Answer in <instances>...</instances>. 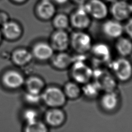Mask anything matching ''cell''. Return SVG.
Returning <instances> with one entry per match:
<instances>
[{
	"mask_svg": "<svg viewBox=\"0 0 132 132\" xmlns=\"http://www.w3.org/2000/svg\"><path fill=\"white\" fill-rule=\"evenodd\" d=\"M55 3L59 4H63L67 3L68 0H53Z\"/></svg>",
	"mask_w": 132,
	"mask_h": 132,
	"instance_id": "cell-32",
	"label": "cell"
},
{
	"mask_svg": "<svg viewBox=\"0 0 132 132\" xmlns=\"http://www.w3.org/2000/svg\"><path fill=\"white\" fill-rule=\"evenodd\" d=\"M41 100L51 108H59L63 106L67 98L63 91L56 86L47 88L41 92Z\"/></svg>",
	"mask_w": 132,
	"mask_h": 132,
	"instance_id": "cell-1",
	"label": "cell"
},
{
	"mask_svg": "<svg viewBox=\"0 0 132 132\" xmlns=\"http://www.w3.org/2000/svg\"><path fill=\"white\" fill-rule=\"evenodd\" d=\"M13 3L16 4H22L25 3L27 0H10Z\"/></svg>",
	"mask_w": 132,
	"mask_h": 132,
	"instance_id": "cell-31",
	"label": "cell"
},
{
	"mask_svg": "<svg viewBox=\"0 0 132 132\" xmlns=\"http://www.w3.org/2000/svg\"><path fill=\"white\" fill-rule=\"evenodd\" d=\"M4 84L10 89H18L25 82L23 76L15 71H9L5 73L3 77Z\"/></svg>",
	"mask_w": 132,
	"mask_h": 132,
	"instance_id": "cell-12",
	"label": "cell"
},
{
	"mask_svg": "<svg viewBox=\"0 0 132 132\" xmlns=\"http://www.w3.org/2000/svg\"><path fill=\"white\" fill-rule=\"evenodd\" d=\"M70 45V37L65 30H57L51 36V45L54 50L64 52Z\"/></svg>",
	"mask_w": 132,
	"mask_h": 132,
	"instance_id": "cell-9",
	"label": "cell"
},
{
	"mask_svg": "<svg viewBox=\"0 0 132 132\" xmlns=\"http://www.w3.org/2000/svg\"><path fill=\"white\" fill-rule=\"evenodd\" d=\"M25 100L30 104H37L41 100V93H33L27 91L25 95Z\"/></svg>",
	"mask_w": 132,
	"mask_h": 132,
	"instance_id": "cell-27",
	"label": "cell"
},
{
	"mask_svg": "<svg viewBox=\"0 0 132 132\" xmlns=\"http://www.w3.org/2000/svg\"><path fill=\"white\" fill-rule=\"evenodd\" d=\"M93 53L103 59L108 60L110 56L109 47L105 44L99 43L94 45L92 47Z\"/></svg>",
	"mask_w": 132,
	"mask_h": 132,
	"instance_id": "cell-22",
	"label": "cell"
},
{
	"mask_svg": "<svg viewBox=\"0 0 132 132\" xmlns=\"http://www.w3.org/2000/svg\"><path fill=\"white\" fill-rule=\"evenodd\" d=\"M101 88L97 82L94 83H86V85L83 88V92L85 94L89 97H93L96 96Z\"/></svg>",
	"mask_w": 132,
	"mask_h": 132,
	"instance_id": "cell-24",
	"label": "cell"
},
{
	"mask_svg": "<svg viewBox=\"0 0 132 132\" xmlns=\"http://www.w3.org/2000/svg\"><path fill=\"white\" fill-rule=\"evenodd\" d=\"M52 58V63L53 66L60 70L67 68L73 61L72 57L69 54L65 53L64 51L59 52L58 54Z\"/></svg>",
	"mask_w": 132,
	"mask_h": 132,
	"instance_id": "cell-17",
	"label": "cell"
},
{
	"mask_svg": "<svg viewBox=\"0 0 132 132\" xmlns=\"http://www.w3.org/2000/svg\"><path fill=\"white\" fill-rule=\"evenodd\" d=\"M69 24V18L65 14L59 13L53 16V25L57 30H65Z\"/></svg>",
	"mask_w": 132,
	"mask_h": 132,
	"instance_id": "cell-21",
	"label": "cell"
},
{
	"mask_svg": "<svg viewBox=\"0 0 132 132\" xmlns=\"http://www.w3.org/2000/svg\"><path fill=\"white\" fill-rule=\"evenodd\" d=\"M105 1H107V2H109L112 3V2H114V1H117V0H105Z\"/></svg>",
	"mask_w": 132,
	"mask_h": 132,
	"instance_id": "cell-34",
	"label": "cell"
},
{
	"mask_svg": "<svg viewBox=\"0 0 132 132\" xmlns=\"http://www.w3.org/2000/svg\"><path fill=\"white\" fill-rule=\"evenodd\" d=\"M131 11V5L125 0H117L112 3L110 12L117 21L120 22L129 19Z\"/></svg>",
	"mask_w": 132,
	"mask_h": 132,
	"instance_id": "cell-6",
	"label": "cell"
},
{
	"mask_svg": "<svg viewBox=\"0 0 132 132\" xmlns=\"http://www.w3.org/2000/svg\"><path fill=\"white\" fill-rule=\"evenodd\" d=\"M38 18L44 21L53 18L56 12L54 4L50 0H41L37 5L35 9Z\"/></svg>",
	"mask_w": 132,
	"mask_h": 132,
	"instance_id": "cell-10",
	"label": "cell"
},
{
	"mask_svg": "<svg viewBox=\"0 0 132 132\" xmlns=\"http://www.w3.org/2000/svg\"><path fill=\"white\" fill-rule=\"evenodd\" d=\"M63 91L66 97L71 99L77 98L81 93V89L76 82L67 83Z\"/></svg>",
	"mask_w": 132,
	"mask_h": 132,
	"instance_id": "cell-20",
	"label": "cell"
},
{
	"mask_svg": "<svg viewBox=\"0 0 132 132\" xmlns=\"http://www.w3.org/2000/svg\"><path fill=\"white\" fill-rule=\"evenodd\" d=\"M3 39L9 41L18 40L23 34V28L21 25L14 20L9 19L0 27Z\"/></svg>",
	"mask_w": 132,
	"mask_h": 132,
	"instance_id": "cell-4",
	"label": "cell"
},
{
	"mask_svg": "<svg viewBox=\"0 0 132 132\" xmlns=\"http://www.w3.org/2000/svg\"><path fill=\"white\" fill-rule=\"evenodd\" d=\"M116 48L121 56L127 57L131 53L132 43L130 40L127 38L119 37L116 43Z\"/></svg>",
	"mask_w": 132,
	"mask_h": 132,
	"instance_id": "cell-19",
	"label": "cell"
},
{
	"mask_svg": "<svg viewBox=\"0 0 132 132\" xmlns=\"http://www.w3.org/2000/svg\"><path fill=\"white\" fill-rule=\"evenodd\" d=\"M71 75L76 82L86 84L89 82L93 73L90 68L84 62L77 61L72 66Z\"/></svg>",
	"mask_w": 132,
	"mask_h": 132,
	"instance_id": "cell-7",
	"label": "cell"
},
{
	"mask_svg": "<svg viewBox=\"0 0 132 132\" xmlns=\"http://www.w3.org/2000/svg\"><path fill=\"white\" fill-rule=\"evenodd\" d=\"M119 104V97L117 93L112 91L106 92L101 97V104L105 110L111 111L114 110Z\"/></svg>",
	"mask_w": 132,
	"mask_h": 132,
	"instance_id": "cell-16",
	"label": "cell"
},
{
	"mask_svg": "<svg viewBox=\"0 0 132 132\" xmlns=\"http://www.w3.org/2000/svg\"><path fill=\"white\" fill-rule=\"evenodd\" d=\"M70 44L77 53H84L91 48L92 40L88 34L77 31L73 32L70 37Z\"/></svg>",
	"mask_w": 132,
	"mask_h": 132,
	"instance_id": "cell-2",
	"label": "cell"
},
{
	"mask_svg": "<svg viewBox=\"0 0 132 132\" xmlns=\"http://www.w3.org/2000/svg\"><path fill=\"white\" fill-rule=\"evenodd\" d=\"M38 113L32 109H28L23 113V118L26 124L31 123L38 120Z\"/></svg>",
	"mask_w": 132,
	"mask_h": 132,
	"instance_id": "cell-26",
	"label": "cell"
},
{
	"mask_svg": "<svg viewBox=\"0 0 132 132\" xmlns=\"http://www.w3.org/2000/svg\"><path fill=\"white\" fill-rule=\"evenodd\" d=\"M31 53L33 57L36 59L41 61H45L52 58L53 56L54 49L51 44L44 42H40L34 45Z\"/></svg>",
	"mask_w": 132,
	"mask_h": 132,
	"instance_id": "cell-11",
	"label": "cell"
},
{
	"mask_svg": "<svg viewBox=\"0 0 132 132\" xmlns=\"http://www.w3.org/2000/svg\"><path fill=\"white\" fill-rule=\"evenodd\" d=\"M3 36H2V32H1V29H0V44L2 41V40H3Z\"/></svg>",
	"mask_w": 132,
	"mask_h": 132,
	"instance_id": "cell-33",
	"label": "cell"
},
{
	"mask_svg": "<svg viewBox=\"0 0 132 132\" xmlns=\"http://www.w3.org/2000/svg\"><path fill=\"white\" fill-rule=\"evenodd\" d=\"M73 3L80 5V6H83L88 0H71Z\"/></svg>",
	"mask_w": 132,
	"mask_h": 132,
	"instance_id": "cell-30",
	"label": "cell"
},
{
	"mask_svg": "<svg viewBox=\"0 0 132 132\" xmlns=\"http://www.w3.org/2000/svg\"><path fill=\"white\" fill-rule=\"evenodd\" d=\"M104 34L111 38H118L123 32V26L116 20H108L104 23L102 26Z\"/></svg>",
	"mask_w": 132,
	"mask_h": 132,
	"instance_id": "cell-14",
	"label": "cell"
},
{
	"mask_svg": "<svg viewBox=\"0 0 132 132\" xmlns=\"http://www.w3.org/2000/svg\"><path fill=\"white\" fill-rule=\"evenodd\" d=\"M111 70L116 77L121 81H127L131 76L132 68L131 63L123 57L112 62Z\"/></svg>",
	"mask_w": 132,
	"mask_h": 132,
	"instance_id": "cell-3",
	"label": "cell"
},
{
	"mask_svg": "<svg viewBox=\"0 0 132 132\" xmlns=\"http://www.w3.org/2000/svg\"><path fill=\"white\" fill-rule=\"evenodd\" d=\"M126 24L123 26V31L131 38L132 36V20L131 18H129Z\"/></svg>",
	"mask_w": 132,
	"mask_h": 132,
	"instance_id": "cell-28",
	"label": "cell"
},
{
	"mask_svg": "<svg viewBox=\"0 0 132 132\" xmlns=\"http://www.w3.org/2000/svg\"><path fill=\"white\" fill-rule=\"evenodd\" d=\"M65 116L62 110L58 107L51 108L45 115L46 123L53 127L59 126L65 121Z\"/></svg>",
	"mask_w": 132,
	"mask_h": 132,
	"instance_id": "cell-13",
	"label": "cell"
},
{
	"mask_svg": "<svg viewBox=\"0 0 132 132\" xmlns=\"http://www.w3.org/2000/svg\"><path fill=\"white\" fill-rule=\"evenodd\" d=\"M97 82L99 85L101 89H103L107 92L112 91L116 86L113 79L109 76H105L104 80H102L101 82Z\"/></svg>",
	"mask_w": 132,
	"mask_h": 132,
	"instance_id": "cell-25",
	"label": "cell"
},
{
	"mask_svg": "<svg viewBox=\"0 0 132 132\" xmlns=\"http://www.w3.org/2000/svg\"><path fill=\"white\" fill-rule=\"evenodd\" d=\"M45 86L42 78L36 76L29 77L26 81V86L27 92L40 94Z\"/></svg>",
	"mask_w": 132,
	"mask_h": 132,
	"instance_id": "cell-18",
	"label": "cell"
},
{
	"mask_svg": "<svg viewBox=\"0 0 132 132\" xmlns=\"http://www.w3.org/2000/svg\"><path fill=\"white\" fill-rule=\"evenodd\" d=\"M70 24L75 28L83 30L87 28L91 23L90 15L86 11L84 7L78 9L71 15Z\"/></svg>",
	"mask_w": 132,
	"mask_h": 132,
	"instance_id": "cell-8",
	"label": "cell"
},
{
	"mask_svg": "<svg viewBox=\"0 0 132 132\" xmlns=\"http://www.w3.org/2000/svg\"><path fill=\"white\" fill-rule=\"evenodd\" d=\"M10 19L9 14L5 11L0 10V27Z\"/></svg>",
	"mask_w": 132,
	"mask_h": 132,
	"instance_id": "cell-29",
	"label": "cell"
},
{
	"mask_svg": "<svg viewBox=\"0 0 132 132\" xmlns=\"http://www.w3.org/2000/svg\"><path fill=\"white\" fill-rule=\"evenodd\" d=\"M83 7L88 14L96 20H102L108 14L106 5L102 0H88Z\"/></svg>",
	"mask_w": 132,
	"mask_h": 132,
	"instance_id": "cell-5",
	"label": "cell"
},
{
	"mask_svg": "<svg viewBox=\"0 0 132 132\" xmlns=\"http://www.w3.org/2000/svg\"><path fill=\"white\" fill-rule=\"evenodd\" d=\"M24 132H48L47 126L38 120L31 123L26 124Z\"/></svg>",
	"mask_w": 132,
	"mask_h": 132,
	"instance_id": "cell-23",
	"label": "cell"
},
{
	"mask_svg": "<svg viewBox=\"0 0 132 132\" xmlns=\"http://www.w3.org/2000/svg\"><path fill=\"white\" fill-rule=\"evenodd\" d=\"M32 58L31 52L24 48H17L12 54V59L13 62L19 66H23L28 64Z\"/></svg>",
	"mask_w": 132,
	"mask_h": 132,
	"instance_id": "cell-15",
	"label": "cell"
}]
</instances>
